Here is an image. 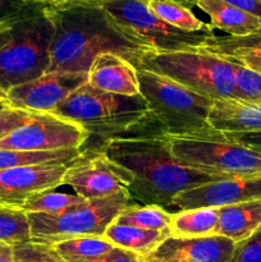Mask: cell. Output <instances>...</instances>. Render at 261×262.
Instances as JSON below:
<instances>
[{
	"mask_svg": "<svg viewBox=\"0 0 261 262\" xmlns=\"http://www.w3.org/2000/svg\"><path fill=\"white\" fill-rule=\"evenodd\" d=\"M87 150H99L118 166L127 182L128 196L142 205L165 209L182 192L220 181L182 165L171 154L163 132L110 138Z\"/></svg>",
	"mask_w": 261,
	"mask_h": 262,
	"instance_id": "obj_1",
	"label": "cell"
},
{
	"mask_svg": "<svg viewBox=\"0 0 261 262\" xmlns=\"http://www.w3.org/2000/svg\"><path fill=\"white\" fill-rule=\"evenodd\" d=\"M55 33L48 72L87 73L100 54L112 53L138 68L150 53L145 46L120 31L101 7H77L66 10L49 8Z\"/></svg>",
	"mask_w": 261,
	"mask_h": 262,
	"instance_id": "obj_2",
	"label": "cell"
},
{
	"mask_svg": "<svg viewBox=\"0 0 261 262\" xmlns=\"http://www.w3.org/2000/svg\"><path fill=\"white\" fill-rule=\"evenodd\" d=\"M51 113L78 123L90 138L95 137V145L123 136L163 132L141 95L110 94L94 89L87 82Z\"/></svg>",
	"mask_w": 261,
	"mask_h": 262,
	"instance_id": "obj_3",
	"label": "cell"
},
{
	"mask_svg": "<svg viewBox=\"0 0 261 262\" xmlns=\"http://www.w3.org/2000/svg\"><path fill=\"white\" fill-rule=\"evenodd\" d=\"M174 158L186 168L220 179L261 176V154L232 142L210 128L188 135H165Z\"/></svg>",
	"mask_w": 261,
	"mask_h": 262,
	"instance_id": "obj_4",
	"label": "cell"
},
{
	"mask_svg": "<svg viewBox=\"0 0 261 262\" xmlns=\"http://www.w3.org/2000/svg\"><path fill=\"white\" fill-rule=\"evenodd\" d=\"M137 78L140 95L165 135H188L211 128L209 113L214 100L146 69H137Z\"/></svg>",
	"mask_w": 261,
	"mask_h": 262,
	"instance_id": "obj_5",
	"label": "cell"
},
{
	"mask_svg": "<svg viewBox=\"0 0 261 262\" xmlns=\"http://www.w3.org/2000/svg\"><path fill=\"white\" fill-rule=\"evenodd\" d=\"M49 8L10 27L9 40L0 49V96L48 73L55 33Z\"/></svg>",
	"mask_w": 261,
	"mask_h": 262,
	"instance_id": "obj_6",
	"label": "cell"
},
{
	"mask_svg": "<svg viewBox=\"0 0 261 262\" xmlns=\"http://www.w3.org/2000/svg\"><path fill=\"white\" fill-rule=\"evenodd\" d=\"M138 68L166 77L209 99H234L232 63L202 49L174 53L150 51Z\"/></svg>",
	"mask_w": 261,
	"mask_h": 262,
	"instance_id": "obj_7",
	"label": "cell"
},
{
	"mask_svg": "<svg viewBox=\"0 0 261 262\" xmlns=\"http://www.w3.org/2000/svg\"><path fill=\"white\" fill-rule=\"evenodd\" d=\"M101 8L113 23L156 53L192 51L204 48L215 30L187 32L156 17L143 0H101Z\"/></svg>",
	"mask_w": 261,
	"mask_h": 262,
	"instance_id": "obj_8",
	"label": "cell"
},
{
	"mask_svg": "<svg viewBox=\"0 0 261 262\" xmlns=\"http://www.w3.org/2000/svg\"><path fill=\"white\" fill-rule=\"evenodd\" d=\"M132 202L127 193L113 194L67 209L61 214L28 212L31 237L35 242L55 245L82 237H102L106 228Z\"/></svg>",
	"mask_w": 261,
	"mask_h": 262,
	"instance_id": "obj_9",
	"label": "cell"
},
{
	"mask_svg": "<svg viewBox=\"0 0 261 262\" xmlns=\"http://www.w3.org/2000/svg\"><path fill=\"white\" fill-rule=\"evenodd\" d=\"M90 135L78 123L54 113L32 112L30 120L0 140V150H81Z\"/></svg>",
	"mask_w": 261,
	"mask_h": 262,
	"instance_id": "obj_10",
	"label": "cell"
},
{
	"mask_svg": "<svg viewBox=\"0 0 261 262\" xmlns=\"http://www.w3.org/2000/svg\"><path fill=\"white\" fill-rule=\"evenodd\" d=\"M63 184L72 187L83 200H96L127 193V182L118 166L99 150H82L67 165Z\"/></svg>",
	"mask_w": 261,
	"mask_h": 262,
	"instance_id": "obj_11",
	"label": "cell"
},
{
	"mask_svg": "<svg viewBox=\"0 0 261 262\" xmlns=\"http://www.w3.org/2000/svg\"><path fill=\"white\" fill-rule=\"evenodd\" d=\"M87 82V73L48 72L38 78L13 87L5 99L13 109L51 113Z\"/></svg>",
	"mask_w": 261,
	"mask_h": 262,
	"instance_id": "obj_12",
	"label": "cell"
},
{
	"mask_svg": "<svg viewBox=\"0 0 261 262\" xmlns=\"http://www.w3.org/2000/svg\"><path fill=\"white\" fill-rule=\"evenodd\" d=\"M261 200V176L233 177L184 191L171 201L178 210L220 207Z\"/></svg>",
	"mask_w": 261,
	"mask_h": 262,
	"instance_id": "obj_13",
	"label": "cell"
},
{
	"mask_svg": "<svg viewBox=\"0 0 261 262\" xmlns=\"http://www.w3.org/2000/svg\"><path fill=\"white\" fill-rule=\"evenodd\" d=\"M68 164H40L0 170V204L20 207L31 196L63 186Z\"/></svg>",
	"mask_w": 261,
	"mask_h": 262,
	"instance_id": "obj_14",
	"label": "cell"
},
{
	"mask_svg": "<svg viewBox=\"0 0 261 262\" xmlns=\"http://www.w3.org/2000/svg\"><path fill=\"white\" fill-rule=\"evenodd\" d=\"M235 242L223 235L164 241L146 262H230Z\"/></svg>",
	"mask_w": 261,
	"mask_h": 262,
	"instance_id": "obj_15",
	"label": "cell"
},
{
	"mask_svg": "<svg viewBox=\"0 0 261 262\" xmlns=\"http://www.w3.org/2000/svg\"><path fill=\"white\" fill-rule=\"evenodd\" d=\"M87 83L110 94L123 96L140 95L137 68L117 54L105 53L96 56L87 72Z\"/></svg>",
	"mask_w": 261,
	"mask_h": 262,
	"instance_id": "obj_16",
	"label": "cell"
},
{
	"mask_svg": "<svg viewBox=\"0 0 261 262\" xmlns=\"http://www.w3.org/2000/svg\"><path fill=\"white\" fill-rule=\"evenodd\" d=\"M209 124L224 133L261 130V102L233 97L215 99L209 113Z\"/></svg>",
	"mask_w": 261,
	"mask_h": 262,
	"instance_id": "obj_17",
	"label": "cell"
},
{
	"mask_svg": "<svg viewBox=\"0 0 261 262\" xmlns=\"http://www.w3.org/2000/svg\"><path fill=\"white\" fill-rule=\"evenodd\" d=\"M194 7L210 17L209 25L214 30H222L233 37H245L261 31V20L257 17L223 0H196Z\"/></svg>",
	"mask_w": 261,
	"mask_h": 262,
	"instance_id": "obj_18",
	"label": "cell"
},
{
	"mask_svg": "<svg viewBox=\"0 0 261 262\" xmlns=\"http://www.w3.org/2000/svg\"><path fill=\"white\" fill-rule=\"evenodd\" d=\"M261 227V200L220 207L215 235H223L238 243Z\"/></svg>",
	"mask_w": 261,
	"mask_h": 262,
	"instance_id": "obj_19",
	"label": "cell"
},
{
	"mask_svg": "<svg viewBox=\"0 0 261 262\" xmlns=\"http://www.w3.org/2000/svg\"><path fill=\"white\" fill-rule=\"evenodd\" d=\"M201 49L228 61H234L256 72H261V38L256 35L245 37L215 36Z\"/></svg>",
	"mask_w": 261,
	"mask_h": 262,
	"instance_id": "obj_20",
	"label": "cell"
},
{
	"mask_svg": "<svg viewBox=\"0 0 261 262\" xmlns=\"http://www.w3.org/2000/svg\"><path fill=\"white\" fill-rule=\"evenodd\" d=\"M102 237L114 247L123 248L133 253L147 257L164 241L170 237L169 230H148L113 222Z\"/></svg>",
	"mask_w": 261,
	"mask_h": 262,
	"instance_id": "obj_21",
	"label": "cell"
},
{
	"mask_svg": "<svg viewBox=\"0 0 261 262\" xmlns=\"http://www.w3.org/2000/svg\"><path fill=\"white\" fill-rule=\"evenodd\" d=\"M219 220V209L178 210L171 212V223L169 227L171 238H201L215 235Z\"/></svg>",
	"mask_w": 261,
	"mask_h": 262,
	"instance_id": "obj_22",
	"label": "cell"
},
{
	"mask_svg": "<svg viewBox=\"0 0 261 262\" xmlns=\"http://www.w3.org/2000/svg\"><path fill=\"white\" fill-rule=\"evenodd\" d=\"M146 4L156 17L179 30L187 31V32L214 30L209 23L199 19L189 8L174 0H147Z\"/></svg>",
	"mask_w": 261,
	"mask_h": 262,
	"instance_id": "obj_23",
	"label": "cell"
},
{
	"mask_svg": "<svg viewBox=\"0 0 261 262\" xmlns=\"http://www.w3.org/2000/svg\"><path fill=\"white\" fill-rule=\"evenodd\" d=\"M118 224L148 230H169L171 212L156 205H129L114 220Z\"/></svg>",
	"mask_w": 261,
	"mask_h": 262,
	"instance_id": "obj_24",
	"label": "cell"
},
{
	"mask_svg": "<svg viewBox=\"0 0 261 262\" xmlns=\"http://www.w3.org/2000/svg\"><path fill=\"white\" fill-rule=\"evenodd\" d=\"M81 154V150L59 151H15L0 150V170L18 166L40 164H69Z\"/></svg>",
	"mask_w": 261,
	"mask_h": 262,
	"instance_id": "obj_25",
	"label": "cell"
},
{
	"mask_svg": "<svg viewBox=\"0 0 261 262\" xmlns=\"http://www.w3.org/2000/svg\"><path fill=\"white\" fill-rule=\"evenodd\" d=\"M83 201L86 200L77 194L63 193V192H55L54 189H49V191H44L31 196L20 205V209L27 214L36 212V214L58 215L66 211L67 209L82 204Z\"/></svg>",
	"mask_w": 261,
	"mask_h": 262,
	"instance_id": "obj_26",
	"label": "cell"
},
{
	"mask_svg": "<svg viewBox=\"0 0 261 262\" xmlns=\"http://www.w3.org/2000/svg\"><path fill=\"white\" fill-rule=\"evenodd\" d=\"M32 241L27 212L20 207L0 204V242L15 245Z\"/></svg>",
	"mask_w": 261,
	"mask_h": 262,
	"instance_id": "obj_27",
	"label": "cell"
},
{
	"mask_svg": "<svg viewBox=\"0 0 261 262\" xmlns=\"http://www.w3.org/2000/svg\"><path fill=\"white\" fill-rule=\"evenodd\" d=\"M51 246L58 252V255L63 257L64 261L87 260V258L97 257L114 248V246L107 242L104 237L74 238V239L63 241V242Z\"/></svg>",
	"mask_w": 261,
	"mask_h": 262,
	"instance_id": "obj_28",
	"label": "cell"
},
{
	"mask_svg": "<svg viewBox=\"0 0 261 262\" xmlns=\"http://www.w3.org/2000/svg\"><path fill=\"white\" fill-rule=\"evenodd\" d=\"M230 63L234 73V99L261 102V74L234 61Z\"/></svg>",
	"mask_w": 261,
	"mask_h": 262,
	"instance_id": "obj_29",
	"label": "cell"
},
{
	"mask_svg": "<svg viewBox=\"0 0 261 262\" xmlns=\"http://www.w3.org/2000/svg\"><path fill=\"white\" fill-rule=\"evenodd\" d=\"M48 8L44 0H0V27L15 25Z\"/></svg>",
	"mask_w": 261,
	"mask_h": 262,
	"instance_id": "obj_30",
	"label": "cell"
},
{
	"mask_svg": "<svg viewBox=\"0 0 261 262\" xmlns=\"http://www.w3.org/2000/svg\"><path fill=\"white\" fill-rule=\"evenodd\" d=\"M13 255L14 262H66L53 246L35 241L13 245Z\"/></svg>",
	"mask_w": 261,
	"mask_h": 262,
	"instance_id": "obj_31",
	"label": "cell"
},
{
	"mask_svg": "<svg viewBox=\"0 0 261 262\" xmlns=\"http://www.w3.org/2000/svg\"><path fill=\"white\" fill-rule=\"evenodd\" d=\"M230 262H261V227L248 238L235 243Z\"/></svg>",
	"mask_w": 261,
	"mask_h": 262,
	"instance_id": "obj_32",
	"label": "cell"
},
{
	"mask_svg": "<svg viewBox=\"0 0 261 262\" xmlns=\"http://www.w3.org/2000/svg\"><path fill=\"white\" fill-rule=\"evenodd\" d=\"M32 112H26L20 109L8 107L0 112V140L22 127L30 120Z\"/></svg>",
	"mask_w": 261,
	"mask_h": 262,
	"instance_id": "obj_33",
	"label": "cell"
},
{
	"mask_svg": "<svg viewBox=\"0 0 261 262\" xmlns=\"http://www.w3.org/2000/svg\"><path fill=\"white\" fill-rule=\"evenodd\" d=\"M66 262H146V260L145 257L137 255V253H133L130 251L123 250L119 247H114L112 251L101 256H97V257Z\"/></svg>",
	"mask_w": 261,
	"mask_h": 262,
	"instance_id": "obj_34",
	"label": "cell"
},
{
	"mask_svg": "<svg viewBox=\"0 0 261 262\" xmlns=\"http://www.w3.org/2000/svg\"><path fill=\"white\" fill-rule=\"evenodd\" d=\"M232 142L261 154V130L248 133H225Z\"/></svg>",
	"mask_w": 261,
	"mask_h": 262,
	"instance_id": "obj_35",
	"label": "cell"
},
{
	"mask_svg": "<svg viewBox=\"0 0 261 262\" xmlns=\"http://www.w3.org/2000/svg\"><path fill=\"white\" fill-rule=\"evenodd\" d=\"M50 8L66 10L77 7H101V0H44Z\"/></svg>",
	"mask_w": 261,
	"mask_h": 262,
	"instance_id": "obj_36",
	"label": "cell"
},
{
	"mask_svg": "<svg viewBox=\"0 0 261 262\" xmlns=\"http://www.w3.org/2000/svg\"><path fill=\"white\" fill-rule=\"evenodd\" d=\"M243 12L252 14L261 20V0H223Z\"/></svg>",
	"mask_w": 261,
	"mask_h": 262,
	"instance_id": "obj_37",
	"label": "cell"
},
{
	"mask_svg": "<svg viewBox=\"0 0 261 262\" xmlns=\"http://www.w3.org/2000/svg\"><path fill=\"white\" fill-rule=\"evenodd\" d=\"M0 262H14L12 245L0 242Z\"/></svg>",
	"mask_w": 261,
	"mask_h": 262,
	"instance_id": "obj_38",
	"label": "cell"
},
{
	"mask_svg": "<svg viewBox=\"0 0 261 262\" xmlns=\"http://www.w3.org/2000/svg\"><path fill=\"white\" fill-rule=\"evenodd\" d=\"M174 2L179 3V4L184 5V7H187L191 9L192 7H194V2H196V0H174Z\"/></svg>",
	"mask_w": 261,
	"mask_h": 262,
	"instance_id": "obj_39",
	"label": "cell"
},
{
	"mask_svg": "<svg viewBox=\"0 0 261 262\" xmlns=\"http://www.w3.org/2000/svg\"><path fill=\"white\" fill-rule=\"evenodd\" d=\"M8 107H10V106H9V104H8L7 99H4V97L0 96V112L4 109H8Z\"/></svg>",
	"mask_w": 261,
	"mask_h": 262,
	"instance_id": "obj_40",
	"label": "cell"
},
{
	"mask_svg": "<svg viewBox=\"0 0 261 262\" xmlns=\"http://www.w3.org/2000/svg\"><path fill=\"white\" fill-rule=\"evenodd\" d=\"M255 35H256V36H257V37H258V38H261V31H260V32L255 33Z\"/></svg>",
	"mask_w": 261,
	"mask_h": 262,
	"instance_id": "obj_41",
	"label": "cell"
},
{
	"mask_svg": "<svg viewBox=\"0 0 261 262\" xmlns=\"http://www.w3.org/2000/svg\"><path fill=\"white\" fill-rule=\"evenodd\" d=\"M143 2H147V0H143Z\"/></svg>",
	"mask_w": 261,
	"mask_h": 262,
	"instance_id": "obj_42",
	"label": "cell"
},
{
	"mask_svg": "<svg viewBox=\"0 0 261 262\" xmlns=\"http://www.w3.org/2000/svg\"><path fill=\"white\" fill-rule=\"evenodd\" d=\"M258 73H260V74H261V72H258Z\"/></svg>",
	"mask_w": 261,
	"mask_h": 262,
	"instance_id": "obj_43",
	"label": "cell"
},
{
	"mask_svg": "<svg viewBox=\"0 0 261 262\" xmlns=\"http://www.w3.org/2000/svg\"><path fill=\"white\" fill-rule=\"evenodd\" d=\"M2 97H3V96H2ZM4 99H5V97H4Z\"/></svg>",
	"mask_w": 261,
	"mask_h": 262,
	"instance_id": "obj_44",
	"label": "cell"
}]
</instances>
